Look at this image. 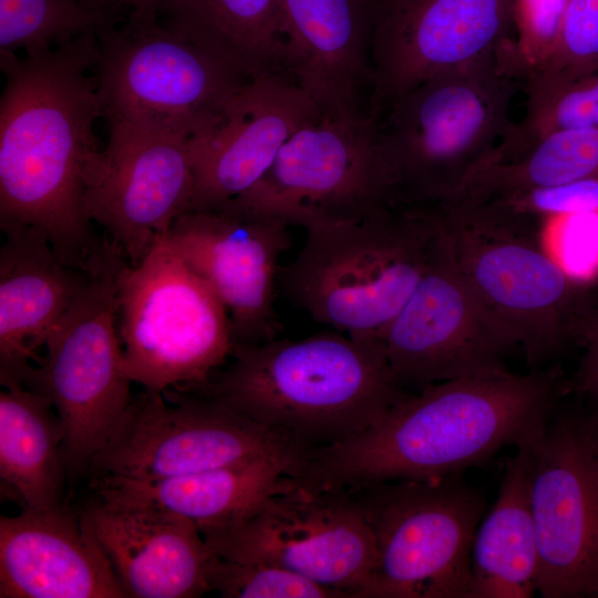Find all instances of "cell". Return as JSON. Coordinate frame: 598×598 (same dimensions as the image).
<instances>
[{
    "mask_svg": "<svg viewBox=\"0 0 598 598\" xmlns=\"http://www.w3.org/2000/svg\"><path fill=\"white\" fill-rule=\"evenodd\" d=\"M569 393L557 365L429 384L363 433L306 450L292 478L311 488L353 491L461 474L535 436Z\"/></svg>",
    "mask_w": 598,
    "mask_h": 598,
    "instance_id": "obj_1",
    "label": "cell"
},
{
    "mask_svg": "<svg viewBox=\"0 0 598 598\" xmlns=\"http://www.w3.org/2000/svg\"><path fill=\"white\" fill-rule=\"evenodd\" d=\"M96 52V33L24 56L0 52V225L41 230L85 271L104 247L82 208L85 166L100 148Z\"/></svg>",
    "mask_w": 598,
    "mask_h": 598,
    "instance_id": "obj_2",
    "label": "cell"
},
{
    "mask_svg": "<svg viewBox=\"0 0 598 598\" xmlns=\"http://www.w3.org/2000/svg\"><path fill=\"white\" fill-rule=\"evenodd\" d=\"M303 448L332 446L379 423L410 392L378 342L338 331L235 344L224 369L190 390Z\"/></svg>",
    "mask_w": 598,
    "mask_h": 598,
    "instance_id": "obj_3",
    "label": "cell"
},
{
    "mask_svg": "<svg viewBox=\"0 0 598 598\" xmlns=\"http://www.w3.org/2000/svg\"><path fill=\"white\" fill-rule=\"evenodd\" d=\"M443 246L471 290L529 364L581 343L598 316L590 283L548 254L537 217L492 199L436 203Z\"/></svg>",
    "mask_w": 598,
    "mask_h": 598,
    "instance_id": "obj_4",
    "label": "cell"
},
{
    "mask_svg": "<svg viewBox=\"0 0 598 598\" xmlns=\"http://www.w3.org/2000/svg\"><path fill=\"white\" fill-rule=\"evenodd\" d=\"M526 76L512 38L427 78L378 117V148L395 199L455 198L512 128L509 110Z\"/></svg>",
    "mask_w": 598,
    "mask_h": 598,
    "instance_id": "obj_5",
    "label": "cell"
},
{
    "mask_svg": "<svg viewBox=\"0 0 598 598\" xmlns=\"http://www.w3.org/2000/svg\"><path fill=\"white\" fill-rule=\"evenodd\" d=\"M437 238L436 203L396 202L355 221L307 230L278 285L315 321L378 342L424 275Z\"/></svg>",
    "mask_w": 598,
    "mask_h": 598,
    "instance_id": "obj_6",
    "label": "cell"
},
{
    "mask_svg": "<svg viewBox=\"0 0 598 598\" xmlns=\"http://www.w3.org/2000/svg\"><path fill=\"white\" fill-rule=\"evenodd\" d=\"M94 74L109 124L189 141L215 125L249 81L151 13L97 33Z\"/></svg>",
    "mask_w": 598,
    "mask_h": 598,
    "instance_id": "obj_7",
    "label": "cell"
},
{
    "mask_svg": "<svg viewBox=\"0 0 598 598\" xmlns=\"http://www.w3.org/2000/svg\"><path fill=\"white\" fill-rule=\"evenodd\" d=\"M123 371L150 392L194 390L228 361V313L212 288L167 241L117 277Z\"/></svg>",
    "mask_w": 598,
    "mask_h": 598,
    "instance_id": "obj_8",
    "label": "cell"
},
{
    "mask_svg": "<svg viewBox=\"0 0 598 598\" xmlns=\"http://www.w3.org/2000/svg\"><path fill=\"white\" fill-rule=\"evenodd\" d=\"M371 528L375 558L359 598H468L471 551L486 497L460 474L349 491Z\"/></svg>",
    "mask_w": 598,
    "mask_h": 598,
    "instance_id": "obj_9",
    "label": "cell"
},
{
    "mask_svg": "<svg viewBox=\"0 0 598 598\" xmlns=\"http://www.w3.org/2000/svg\"><path fill=\"white\" fill-rule=\"evenodd\" d=\"M125 261L106 244L25 384L47 395L61 420L71 477L89 471L133 398L117 328V277Z\"/></svg>",
    "mask_w": 598,
    "mask_h": 598,
    "instance_id": "obj_10",
    "label": "cell"
},
{
    "mask_svg": "<svg viewBox=\"0 0 598 598\" xmlns=\"http://www.w3.org/2000/svg\"><path fill=\"white\" fill-rule=\"evenodd\" d=\"M371 114H320L285 143L266 175L228 202L306 231L362 219L398 200L378 148Z\"/></svg>",
    "mask_w": 598,
    "mask_h": 598,
    "instance_id": "obj_11",
    "label": "cell"
},
{
    "mask_svg": "<svg viewBox=\"0 0 598 598\" xmlns=\"http://www.w3.org/2000/svg\"><path fill=\"white\" fill-rule=\"evenodd\" d=\"M303 447L209 396H133L90 465L92 478L158 481Z\"/></svg>",
    "mask_w": 598,
    "mask_h": 598,
    "instance_id": "obj_12",
    "label": "cell"
},
{
    "mask_svg": "<svg viewBox=\"0 0 598 598\" xmlns=\"http://www.w3.org/2000/svg\"><path fill=\"white\" fill-rule=\"evenodd\" d=\"M199 530L220 558L282 567L351 598L374 565L373 535L353 494L295 480L244 519Z\"/></svg>",
    "mask_w": 598,
    "mask_h": 598,
    "instance_id": "obj_13",
    "label": "cell"
},
{
    "mask_svg": "<svg viewBox=\"0 0 598 598\" xmlns=\"http://www.w3.org/2000/svg\"><path fill=\"white\" fill-rule=\"evenodd\" d=\"M558 408L526 442L537 591L544 598L598 597V454L581 409Z\"/></svg>",
    "mask_w": 598,
    "mask_h": 598,
    "instance_id": "obj_14",
    "label": "cell"
},
{
    "mask_svg": "<svg viewBox=\"0 0 598 598\" xmlns=\"http://www.w3.org/2000/svg\"><path fill=\"white\" fill-rule=\"evenodd\" d=\"M193 199L189 140L109 124L105 146L85 166L82 208L128 265L141 262L167 236L192 210Z\"/></svg>",
    "mask_w": 598,
    "mask_h": 598,
    "instance_id": "obj_15",
    "label": "cell"
},
{
    "mask_svg": "<svg viewBox=\"0 0 598 598\" xmlns=\"http://www.w3.org/2000/svg\"><path fill=\"white\" fill-rule=\"evenodd\" d=\"M394 382L423 388L509 371L514 349L447 255L440 236L432 259L400 312L378 340Z\"/></svg>",
    "mask_w": 598,
    "mask_h": 598,
    "instance_id": "obj_16",
    "label": "cell"
},
{
    "mask_svg": "<svg viewBox=\"0 0 598 598\" xmlns=\"http://www.w3.org/2000/svg\"><path fill=\"white\" fill-rule=\"evenodd\" d=\"M289 226L275 216L223 205L181 215L166 236L223 302L234 346L277 338L275 293L279 260L291 243Z\"/></svg>",
    "mask_w": 598,
    "mask_h": 598,
    "instance_id": "obj_17",
    "label": "cell"
},
{
    "mask_svg": "<svg viewBox=\"0 0 598 598\" xmlns=\"http://www.w3.org/2000/svg\"><path fill=\"white\" fill-rule=\"evenodd\" d=\"M513 0H379L370 113L512 39Z\"/></svg>",
    "mask_w": 598,
    "mask_h": 598,
    "instance_id": "obj_18",
    "label": "cell"
},
{
    "mask_svg": "<svg viewBox=\"0 0 598 598\" xmlns=\"http://www.w3.org/2000/svg\"><path fill=\"white\" fill-rule=\"evenodd\" d=\"M287 75L247 81L219 121L190 141L192 210L218 208L251 189L302 125L320 115Z\"/></svg>",
    "mask_w": 598,
    "mask_h": 598,
    "instance_id": "obj_19",
    "label": "cell"
},
{
    "mask_svg": "<svg viewBox=\"0 0 598 598\" xmlns=\"http://www.w3.org/2000/svg\"><path fill=\"white\" fill-rule=\"evenodd\" d=\"M379 0H279L288 76L321 114H370Z\"/></svg>",
    "mask_w": 598,
    "mask_h": 598,
    "instance_id": "obj_20",
    "label": "cell"
},
{
    "mask_svg": "<svg viewBox=\"0 0 598 598\" xmlns=\"http://www.w3.org/2000/svg\"><path fill=\"white\" fill-rule=\"evenodd\" d=\"M131 598H195L212 591L218 556L196 523L138 503L95 498L81 514Z\"/></svg>",
    "mask_w": 598,
    "mask_h": 598,
    "instance_id": "obj_21",
    "label": "cell"
},
{
    "mask_svg": "<svg viewBox=\"0 0 598 598\" xmlns=\"http://www.w3.org/2000/svg\"><path fill=\"white\" fill-rule=\"evenodd\" d=\"M89 524L63 506L0 516V598H126Z\"/></svg>",
    "mask_w": 598,
    "mask_h": 598,
    "instance_id": "obj_22",
    "label": "cell"
},
{
    "mask_svg": "<svg viewBox=\"0 0 598 598\" xmlns=\"http://www.w3.org/2000/svg\"><path fill=\"white\" fill-rule=\"evenodd\" d=\"M0 381L25 386L44 344L91 271L71 266L30 226L1 227Z\"/></svg>",
    "mask_w": 598,
    "mask_h": 598,
    "instance_id": "obj_23",
    "label": "cell"
},
{
    "mask_svg": "<svg viewBox=\"0 0 598 598\" xmlns=\"http://www.w3.org/2000/svg\"><path fill=\"white\" fill-rule=\"evenodd\" d=\"M300 457H259L158 481H93L96 498L151 505L184 516L199 529L221 527L244 519L267 497L290 487Z\"/></svg>",
    "mask_w": 598,
    "mask_h": 598,
    "instance_id": "obj_24",
    "label": "cell"
},
{
    "mask_svg": "<svg viewBox=\"0 0 598 598\" xmlns=\"http://www.w3.org/2000/svg\"><path fill=\"white\" fill-rule=\"evenodd\" d=\"M526 442L507 461L497 498L476 528L468 598H529L537 591L538 545Z\"/></svg>",
    "mask_w": 598,
    "mask_h": 598,
    "instance_id": "obj_25",
    "label": "cell"
},
{
    "mask_svg": "<svg viewBox=\"0 0 598 598\" xmlns=\"http://www.w3.org/2000/svg\"><path fill=\"white\" fill-rule=\"evenodd\" d=\"M158 18L245 79L288 76L279 0H164Z\"/></svg>",
    "mask_w": 598,
    "mask_h": 598,
    "instance_id": "obj_26",
    "label": "cell"
},
{
    "mask_svg": "<svg viewBox=\"0 0 598 598\" xmlns=\"http://www.w3.org/2000/svg\"><path fill=\"white\" fill-rule=\"evenodd\" d=\"M64 429L51 400L20 384L0 392V477L22 509L62 506Z\"/></svg>",
    "mask_w": 598,
    "mask_h": 598,
    "instance_id": "obj_27",
    "label": "cell"
},
{
    "mask_svg": "<svg viewBox=\"0 0 598 598\" xmlns=\"http://www.w3.org/2000/svg\"><path fill=\"white\" fill-rule=\"evenodd\" d=\"M588 178L598 179V127L568 128L540 136L504 158L480 166L456 197L486 199Z\"/></svg>",
    "mask_w": 598,
    "mask_h": 598,
    "instance_id": "obj_28",
    "label": "cell"
},
{
    "mask_svg": "<svg viewBox=\"0 0 598 598\" xmlns=\"http://www.w3.org/2000/svg\"><path fill=\"white\" fill-rule=\"evenodd\" d=\"M522 89L526 94L525 115L520 122H514L492 161L556 131L598 127V60L532 72Z\"/></svg>",
    "mask_w": 598,
    "mask_h": 598,
    "instance_id": "obj_29",
    "label": "cell"
},
{
    "mask_svg": "<svg viewBox=\"0 0 598 598\" xmlns=\"http://www.w3.org/2000/svg\"><path fill=\"white\" fill-rule=\"evenodd\" d=\"M121 21L85 0H0V52L61 47Z\"/></svg>",
    "mask_w": 598,
    "mask_h": 598,
    "instance_id": "obj_30",
    "label": "cell"
},
{
    "mask_svg": "<svg viewBox=\"0 0 598 598\" xmlns=\"http://www.w3.org/2000/svg\"><path fill=\"white\" fill-rule=\"evenodd\" d=\"M212 591L225 598H346L282 567L218 557L210 576Z\"/></svg>",
    "mask_w": 598,
    "mask_h": 598,
    "instance_id": "obj_31",
    "label": "cell"
},
{
    "mask_svg": "<svg viewBox=\"0 0 598 598\" xmlns=\"http://www.w3.org/2000/svg\"><path fill=\"white\" fill-rule=\"evenodd\" d=\"M548 254L571 277L590 283L598 277V213L542 218Z\"/></svg>",
    "mask_w": 598,
    "mask_h": 598,
    "instance_id": "obj_32",
    "label": "cell"
},
{
    "mask_svg": "<svg viewBox=\"0 0 598 598\" xmlns=\"http://www.w3.org/2000/svg\"><path fill=\"white\" fill-rule=\"evenodd\" d=\"M570 0H513L514 47L528 73L553 55Z\"/></svg>",
    "mask_w": 598,
    "mask_h": 598,
    "instance_id": "obj_33",
    "label": "cell"
},
{
    "mask_svg": "<svg viewBox=\"0 0 598 598\" xmlns=\"http://www.w3.org/2000/svg\"><path fill=\"white\" fill-rule=\"evenodd\" d=\"M486 199L496 202L509 212L537 218L598 213V179L535 186Z\"/></svg>",
    "mask_w": 598,
    "mask_h": 598,
    "instance_id": "obj_34",
    "label": "cell"
},
{
    "mask_svg": "<svg viewBox=\"0 0 598 598\" xmlns=\"http://www.w3.org/2000/svg\"><path fill=\"white\" fill-rule=\"evenodd\" d=\"M595 60H598V0H570L553 55L542 69L533 72L554 71Z\"/></svg>",
    "mask_w": 598,
    "mask_h": 598,
    "instance_id": "obj_35",
    "label": "cell"
},
{
    "mask_svg": "<svg viewBox=\"0 0 598 598\" xmlns=\"http://www.w3.org/2000/svg\"><path fill=\"white\" fill-rule=\"evenodd\" d=\"M582 346L585 351L578 369L569 379L570 393L590 399L598 396V316L588 330Z\"/></svg>",
    "mask_w": 598,
    "mask_h": 598,
    "instance_id": "obj_36",
    "label": "cell"
},
{
    "mask_svg": "<svg viewBox=\"0 0 598 598\" xmlns=\"http://www.w3.org/2000/svg\"><path fill=\"white\" fill-rule=\"evenodd\" d=\"M164 0H85L93 10L124 20L131 13L158 14Z\"/></svg>",
    "mask_w": 598,
    "mask_h": 598,
    "instance_id": "obj_37",
    "label": "cell"
},
{
    "mask_svg": "<svg viewBox=\"0 0 598 598\" xmlns=\"http://www.w3.org/2000/svg\"><path fill=\"white\" fill-rule=\"evenodd\" d=\"M585 400H587V406L581 409V412L598 454V396Z\"/></svg>",
    "mask_w": 598,
    "mask_h": 598,
    "instance_id": "obj_38",
    "label": "cell"
}]
</instances>
